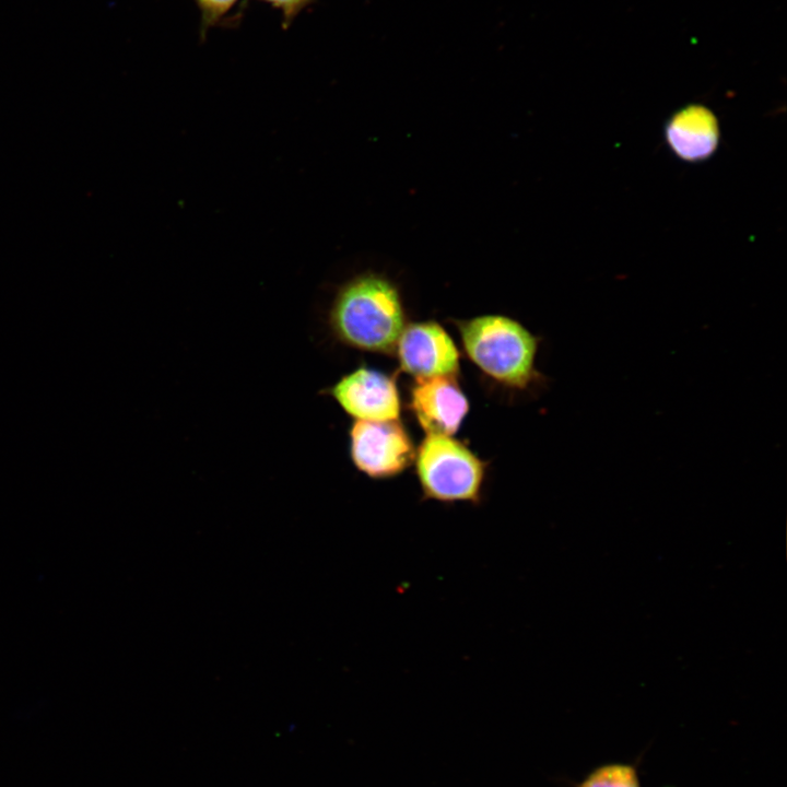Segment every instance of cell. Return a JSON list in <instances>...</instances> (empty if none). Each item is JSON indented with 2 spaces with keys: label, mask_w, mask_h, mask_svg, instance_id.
<instances>
[{
  "label": "cell",
  "mask_w": 787,
  "mask_h": 787,
  "mask_svg": "<svg viewBox=\"0 0 787 787\" xmlns=\"http://www.w3.org/2000/svg\"><path fill=\"white\" fill-rule=\"evenodd\" d=\"M328 325L334 338L348 346L392 353L407 326L399 291L381 275H357L338 291Z\"/></svg>",
  "instance_id": "cell-1"
},
{
  "label": "cell",
  "mask_w": 787,
  "mask_h": 787,
  "mask_svg": "<svg viewBox=\"0 0 787 787\" xmlns=\"http://www.w3.org/2000/svg\"><path fill=\"white\" fill-rule=\"evenodd\" d=\"M572 787H642L637 763L609 762L590 770Z\"/></svg>",
  "instance_id": "cell-9"
},
{
  "label": "cell",
  "mask_w": 787,
  "mask_h": 787,
  "mask_svg": "<svg viewBox=\"0 0 787 787\" xmlns=\"http://www.w3.org/2000/svg\"><path fill=\"white\" fill-rule=\"evenodd\" d=\"M467 356L488 376L524 389L539 375L535 367L538 339L517 320L483 315L457 320Z\"/></svg>",
  "instance_id": "cell-2"
},
{
  "label": "cell",
  "mask_w": 787,
  "mask_h": 787,
  "mask_svg": "<svg viewBox=\"0 0 787 787\" xmlns=\"http://www.w3.org/2000/svg\"><path fill=\"white\" fill-rule=\"evenodd\" d=\"M413 462L424 500L480 503L486 463L462 442L426 434Z\"/></svg>",
  "instance_id": "cell-3"
},
{
  "label": "cell",
  "mask_w": 787,
  "mask_h": 787,
  "mask_svg": "<svg viewBox=\"0 0 787 787\" xmlns=\"http://www.w3.org/2000/svg\"><path fill=\"white\" fill-rule=\"evenodd\" d=\"M410 408L426 434L453 435L468 413L469 403L455 377L415 378Z\"/></svg>",
  "instance_id": "cell-7"
},
{
  "label": "cell",
  "mask_w": 787,
  "mask_h": 787,
  "mask_svg": "<svg viewBox=\"0 0 787 787\" xmlns=\"http://www.w3.org/2000/svg\"><path fill=\"white\" fill-rule=\"evenodd\" d=\"M325 393L355 420L393 421L400 416L395 378L376 369L359 367L343 375Z\"/></svg>",
  "instance_id": "cell-5"
},
{
  "label": "cell",
  "mask_w": 787,
  "mask_h": 787,
  "mask_svg": "<svg viewBox=\"0 0 787 787\" xmlns=\"http://www.w3.org/2000/svg\"><path fill=\"white\" fill-rule=\"evenodd\" d=\"M200 12V40L214 27H236L244 15V0H193Z\"/></svg>",
  "instance_id": "cell-10"
},
{
  "label": "cell",
  "mask_w": 787,
  "mask_h": 787,
  "mask_svg": "<svg viewBox=\"0 0 787 787\" xmlns=\"http://www.w3.org/2000/svg\"><path fill=\"white\" fill-rule=\"evenodd\" d=\"M717 125L714 116L702 106H690L670 121L667 138L677 154L698 160L712 153L717 143Z\"/></svg>",
  "instance_id": "cell-8"
},
{
  "label": "cell",
  "mask_w": 787,
  "mask_h": 787,
  "mask_svg": "<svg viewBox=\"0 0 787 787\" xmlns=\"http://www.w3.org/2000/svg\"><path fill=\"white\" fill-rule=\"evenodd\" d=\"M349 437L353 465L369 478L396 477L414 461L416 449L399 420H355Z\"/></svg>",
  "instance_id": "cell-4"
},
{
  "label": "cell",
  "mask_w": 787,
  "mask_h": 787,
  "mask_svg": "<svg viewBox=\"0 0 787 787\" xmlns=\"http://www.w3.org/2000/svg\"><path fill=\"white\" fill-rule=\"evenodd\" d=\"M269 4L272 9L278 10L282 16V28L287 30L292 22L305 9L317 2V0H257Z\"/></svg>",
  "instance_id": "cell-11"
},
{
  "label": "cell",
  "mask_w": 787,
  "mask_h": 787,
  "mask_svg": "<svg viewBox=\"0 0 787 787\" xmlns=\"http://www.w3.org/2000/svg\"><path fill=\"white\" fill-rule=\"evenodd\" d=\"M400 368L415 378L456 377L459 351L437 322H412L404 327L395 349Z\"/></svg>",
  "instance_id": "cell-6"
}]
</instances>
